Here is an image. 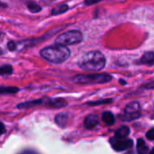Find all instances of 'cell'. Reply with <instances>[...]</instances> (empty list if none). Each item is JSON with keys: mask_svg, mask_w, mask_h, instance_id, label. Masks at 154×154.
<instances>
[{"mask_svg": "<svg viewBox=\"0 0 154 154\" xmlns=\"http://www.w3.org/2000/svg\"><path fill=\"white\" fill-rule=\"evenodd\" d=\"M8 47L10 51H15L17 49V45L15 42H9L8 45Z\"/></svg>", "mask_w": 154, "mask_h": 154, "instance_id": "20", "label": "cell"}, {"mask_svg": "<svg viewBox=\"0 0 154 154\" xmlns=\"http://www.w3.org/2000/svg\"><path fill=\"white\" fill-rule=\"evenodd\" d=\"M106 63L104 55L99 51H91L85 54L78 62L79 66L85 71H100Z\"/></svg>", "mask_w": 154, "mask_h": 154, "instance_id": "1", "label": "cell"}, {"mask_svg": "<svg viewBox=\"0 0 154 154\" xmlns=\"http://www.w3.org/2000/svg\"><path fill=\"white\" fill-rule=\"evenodd\" d=\"M26 6H27V8L32 12V13H38L41 11V7L36 4L35 2H33V1H28L26 3Z\"/></svg>", "mask_w": 154, "mask_h": 154, "instance_id": "15", "label": "cell"}, {"mask_svg": "<svg viewBox=\"0 0 154 154\" xmlns=\"http://www.w3.org/2000/svg\"><path fill=\"white\" fill-rule=\"evenodd\" d=\"M83 41V34L78 30H71L68 32H65L62 35H60L56 40L55 44L59 45H72L81 43Z\"/></svg>", "mask_w": 154, "mask_h": 154, "instance_id": "3", "label": "cell"}, {"mask_svg": "<svg viewBox=\"0 0 154 154\" xmlns=\"http://www.w3.org/2000/svg\"><path fill=\"white\" fill-rule=\"evenodd\" d=\"M111 100H105V101H100V102H96V103H89V104L91 105H97V104H101V103H111Z\"/></svg>", "mask_w": 154, "mask_h": 154, "instance_id": "21", "label": "cell"}, {"mask_svg": "<svg viewBox=\"0 0 154 154\" xmlns=\"http://www.w3.org/2000/svg\"><path fill=\"white\" fill-rule=\"evenodd\" d=\"M112 147L116 151H122L126 149H129L132 146V140L126 138H120V137H113L110 140Z\"/></svg>", "mask_w": 154, "mask_h": 154, "instance_id": "6", "label": "cell"}, {"mask_svg": "<svg viewBox=\"0 0 154 154\" xmlns=\"http://www.w3.org/2000/svg\"><path fill=\"white\" fill-rule=\"evenodd\" d=\"M140 63L144 64H152L154 63V53L153 52H148L144 54L140 59Z\"/></svg>", "mask_w": 154, "mask_h": 154, "instance_id": "9", "label": "cell"}, {"mask_svg": "<svg viewBox=\"0 0 154 154\" xmlns=\"http://www.w3.org/2000/svg\"><path fill=\"white\" fill-rule=\"evenodd\" d=\"M140 116V107L138 103H131L126 106L124 110L123 120L131 121L139 118Z\"/></svg>", "mask_w": 154, "mask_h": 154, "instance_id": "5", "label": "cell"}, {"mask_svg": "<svg viewBox=\"0 0 154 154\" xmlns=\"http://www.w3.org/2000/svg\"><path fill=\"white\" fill-rule=\"evenodd\" d=\"M42 103V100H37V101H31V102H27V103H23L21 104H18L17 107L22 109V108H27V107H31L33 105H36V104H40Z\"/></svg>", "mask_w": 154, "mask_h": 154, "instance_id": "18", "label": "cell"}, {"mask_svg": "<svg viewBox=\"0 0 154 154\" xmlns=\"http://www.w3.org/2000/svg\"><path fill=\"white\" fill-rule=\"evenodd\" d=\"M149 154H154V149H152V150L149 152Z\"/></svg>", "mask_w": 154, "mask_h": 154, "instance_id": "26", "label": "cell"}, {"mask_svg": "<svg viewBox=\"0 0 154 154\" xmlns=\"http://www.w3.org/2000/svg\"><path fill=\"white\" fill-rule=\"evenodd\" d=\"M112 77L110 74H92V75H77L73 77V82L77 84H103L108 83Z\"/></svg>", "mask_w": 154, "mask_h": 154, "instance_id": "4", "label": "cell"}, {"mask_svg": "<svg viewBox=\"0 0 154 154\" xmlns=\"http://www.w3.org/2000/svg\"><path fill=\"white\" fill-rule=\"evenodd\" d=\"M70 50L63 45H54L44 48L41 51V55L45 60L53 63H61L65 62L70 56Z\"/></svg>", "mask_w": 154, "mask_h": 154, "instance_id": "2", "label": "cell"}, {"mask_svg": "<svg viewBox=\"0 0 154 154\" xmlns=\"http://www.w3.org/2000/svg\"><path fill=\"white\" fill-rule=\"evenodd\" d=\"M130 133V129L127 126H122L115 131V136L120 138H126Z\"/></svg>", "mask_w": 154, "mask_h": 154, "instance_id": "12", "label": "cell"}, {"mask_svg": "<svg viewBox=\"0 0 154 154\" xmlns=\"http://www.w3.org/2000/svg\"><path fill=\"white\" fill-rule=\"evenodd\" d=\"M98 124V117L94 114H90L85 118V126L87 129H93Z\"/></svg>", "mask_w": 154, "mask_h": 154, "instance_id": "7", "label": "cell"}, {"mask_svg": "<svg viewBox=\"0 0 154 154\" xmlns=\"http://www.w3.org/2000/svg\"><path fill=\"white\" fill-rule=\"evenodd\" d=\"M13 72V67L9 64L3 65L0 67V75H7L11 74Z\"/></svg>", "mask_w": 154, "mask_h": 154, "instance_id": "17", "label": "cell"}, {"mask_svg": "<svg viewBox=\"0 0 154 154\" xmlns=\"http://www.w3.org/2000/svg\"><path fill=\"white\" fill-rule=\"evenodd\" d=\"M137 152L138 154H147L148 147L146 146L144 140L142 139H139L137 142Z\"/></svg>", "mask_w": 154, "mask_h": 154, "instance_id": "11", "label": "cell"}, {"mask_svg": "<svg viewBox=\"0 0 154 154\" xmlns=\"http://www.w3.org/2000/svg\"><path fill=\"white\" fill-rule=\"evenodd\" d=\"M20 154H37V153L35 152V151H33V150H24Z\"/></svg>", "mask_w": 154, "mask_h": 154, "instance_id": "24", "label": "cell"}, {"mask_svg": "<svg viewBox=\"0 0 154 154\" xmlns=\"http://www.w3.org/2000/svg\"><path fill=\"white\" fill-rule=\"evenodd\" d=\"M66 122H67V116H66V114H58V115H56V117H55V122L59 126L63 127L66 124Z\"/></svg>", "mask_w": 154, "mask_h": 154, "instance_id": "16", "label": "cell"}, {"mask_svg": "<svg viewBox=\"0 0 154 154\" xmlns=\"http://www.w3.org/2000/svg\"><path fill=\"white\" fill-rule=\"evenodd\" d=\"M19 92V88L13 86H0V94H14Z\"/></svg>", "mask_w": 154, "mask_h": 154, "instance_id": "10", "label": "cell"}, {"mask_svg": "<svg viewBox=\"0 0 154 154\" xmlns=\"http://www.w3.org/2000/svg\"><path fill=\"white\" fill-rule=\"evenodd\" d=\"M67 10H68V6H67V5H60V6L55 7V8L52 10L51 14H52L53 16H56V15L63 14V13L66 12Z\"/></svg>", "mask_w": 154, "mask_h": 154, "instance_id": "14", "label": "cell"}, {"mask_svg": "<svg viewBox=\"0 0 154 154\" xmlns=\"http://www.w3.org/2000/svg\"><path fill=\"white\" fill-rule=\"evenodd\" d=\"M100 1H101V0H85V4L86 5H93V4L98 3Z\"/></svg>", "mask_w": 154, "mask_h": 154, "instance_id": "22", "label": "cell"}, {"mask_svg": "<svg viewBox=\"0 0 154 154\" xmlns=\"http://www.w3.org/2000/svg\"><path fill=\"white\" fill-rule=\"evenodd\" d=\"M146 137L149 140H154V128H152V129L148 131V132L146 133Z\"/></svg>", "mask_w": 154, "mask_h": 154, "instance_id": "19", "label": "cell"}, {"mask_svg": "<svg viewBox=\"0 0 154 154\" xmlns=\"http://www.w3.org/2000/svg\"><path fill=\"white\" fill-rule=\"evenodd\" d=\"M67 104V103L61 98H57V99H52L47 103V105L53 108H61L63 107Z\"/></svg>", "mask_w": 154, "mask_h": 154, "instance_id": "8", "label": "cell"}, {"mask_svg": "<svg viewBox=\"0 0 154 154\" xmlns=\"http://www.w3.org/2000/svg\"><path fill=\"white\" fill-rule=\"evenodd\" d=\"M103 120L108 125H112L115 122V118H114L113 114L110 112H105L103 114Z\"/></svg>", "mask_w": 154, "mask_h": 154, "instance_id": "13", "label": "cell"}, {"mask_svg": "<svg viewBox=\"0 0 154 154\" xmlns=\"http://www.w3.org/2000/svg\"><path fill=\"white\" fill-rule=\"evenodd\" d=\"M145 87H147V89H150V88H154V82L153 83H150V84H149V85H145Z\"/></svg>", "mask_w": 154, "mask_h": 154, "instance_id": "25", "label": "cell"}, {"mask_svg": "<svg viewBox=\"0 0 154 154\" xmlns=\"http://www.w3.org/2000/svg\"><path fill=\"white\" fill-rule=\"evenodd\" d=\"M5 131H6V128H5V126H4V124H3L1 122H0V135L3 134Z\"/></svg>", "mask_w": 154, "mask_h": 154, "instance_id": "23", "label": "cell"}]
</instances>
